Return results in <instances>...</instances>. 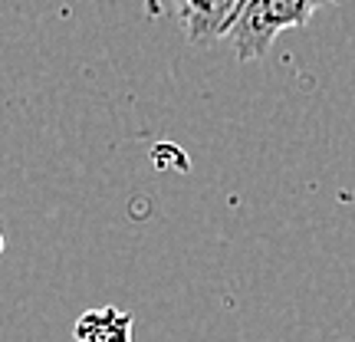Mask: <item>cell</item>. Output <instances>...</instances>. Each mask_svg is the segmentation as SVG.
<instances>
[{
  "instance_id": "obj_1",
  "label": "cell",
  "mask_w": 355,
  "mask_h": 342,
  "mask_svg": "<svg viewBox=\"0 0 355 342\" xmlns=\"http://www.w3.org/2000/svg\"><path fill=\"white\" fill-rule=\"evenodd\" d=\"M326 3H336V0H247L230 30V46L237 53V60L241 63L263 60L283 30L306 26Z\"/></svg>"
},
{
  "instance_id": "obj_2",
  "label": "cell",
  "mask_w": 355,
  "mask_h": 342,
  "mask_svg": "<svg viewBox=\"0 0 355 342\" xmlns=\"http://www.w3.org/2000/svg\"><path fill=\"white\" fill-rule=\"evenodd\" d=\"M247 0H171L181 33L194 46H207L230 37Z\"/></svg>"
},
{
  "instance_id": "obj_3",
  "label": "cell",
  "mask_w": 355,
  "mask_h": 342,
  "mask_svg": "<svg viewBox=\"0 0 355 342\" xmlns=\"http://www.w3.org/2000/svg\"><path fill=\"white\" fill-rule=\"evenodd\" d=\"M73 342H132V313L119 306L86 309L73 326Z\"/></svg>"
},
{
  "instance_id": "obj_4",
  "label": "cell",
  "mask_w": 355,
  "mask_h": 342,
  "mask_svg": "<svg viewBox=\"0 0 355 342\" xmlns=\"http://www.w3.org/2000/svg\"><path fill=\"white\" fill-rule=\"evenodd\" d=\"M0 254H3V234H0Z\"/></svg>"
}]
</instances>
